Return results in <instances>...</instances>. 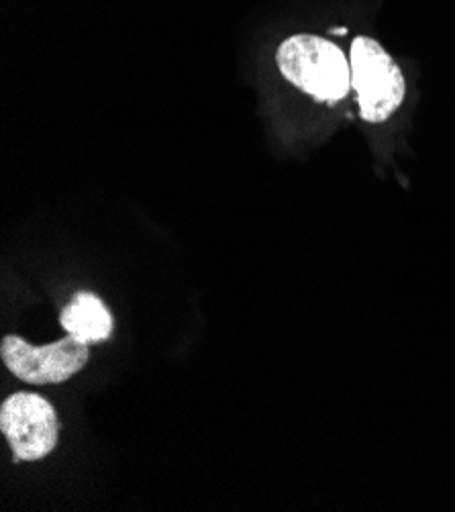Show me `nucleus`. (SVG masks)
Wrapping results in <instances>:
<instances>
[{"instance_id":"1","label":"nucleus","mask_w":455,"mask_h":512,"mask_svg":"<svg viewBox=\"0 0 455 512\" xmlns=\"http://www.w3.org/2000/svg\"><path fill=\"white\" fill-rule=\"evenodd\" d=\"M276 66L286 82L319 102H339L351 90L349 56L321 35L286 37L276 51Z\"/></svg>"},{"instance_id":"2","label":"nucleus","mask_w":455,"mask_h":512,"mask_svg":"<svg viewBox=\"0 0 455 512\" xmlns=\"http://www.w3.org/2000/svg\"><path fill=\"white\" fill-rule=\"evenodd\" d=\"M351 88L356 90L360 115L368 123L388 121L407 98V80L388 49L368 37L351 41Z\"/></svg>"},{"instance_id":"3","label":"nucleus","mask_w":455,"mask_h":512,"mask_svg":"<svg viewBox=\"0 0 455 512\" xmlns=\"http://www.w3.org/2000/svg\"><path fill=\"white\" fill-rule=\"evenodd\" d=\"M0 357L7 370L27 384H62L84 370L90 345L68 335L60 341L35 347L19 335H7L0 343Z\"/></svg>"},{"instance_id":"4","label":"nucleus","mask_w":455,"mask_h":512,"mask_svg":"<svg viewBox=\"0 0 455 512\" xmlns=\"http://www.w3.org/2000/svg\"><path fill=\"white\" fill-rule=\"evenodd\" d=\"M0 431L19 462H39L56 449L60 421L41 394L17 392L0 406Z\"/></svg>"},{"instance_id":"5","label":"nucleus","mask_w":455,"mask_h":512,"mask_svg":"<svg viewBox=\"0 0 455 512\" xmlns=\"http://www.w3.org/2000/svg\"><path fill=\"white\" fill-rule=\"evenodd\" d=\"M60 323L68 335L92 345L113 337L115 319L109 306L94 292H78L62 309Z\"/></svg>"}]
</instances>
